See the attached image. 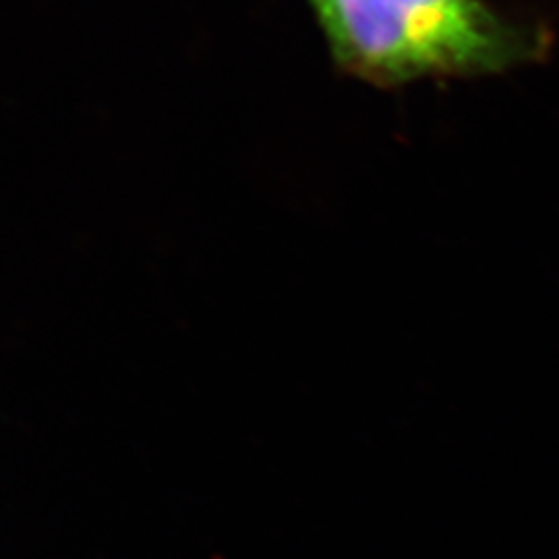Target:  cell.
<instances>
[{
    "label": "cell",
    "mask_w": 559,
    "mask_h": 559,
    "mask_svg": "<svg viewBox=\"0 0 559 559\" xmlns=\"http://www.w3.org/2000/svg\"><path fill=\"white\" fill-rule=\"evenodd\" d=\"M334 59L378 85L491 75L549 52V32L487 0H311Z\"/></svg>",
    "instance_id": "obj_1"
}]
</instances>
